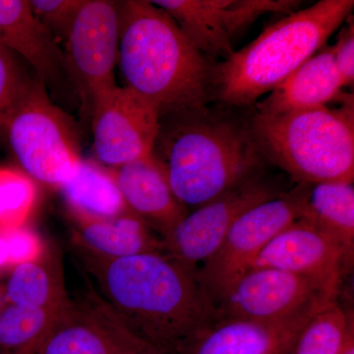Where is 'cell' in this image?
I'll use <instances>...</instances> for the list:
<instances>
[{"label": "cell", "mask_w": 354, "mask_h": 354, "mask_svg": "<svg viewBox=\"0 0 354 354\" xmlns=\"http://www.w3.org/2000/svg\"><path fill=\"white\" fill-rule=\"evenodd\" d=\"M104 302L140 339L176 353L216 319L196 272L162 253L108 259L76 245Z\"/></svg>", "instance_id": "1"}, {"label": "cell", "mask_w": 354, "mask_h": 354, "mask_svg": "<svg viewBox=\"0 0 354 354\" xmlns=\"http://www.w3.org/2000/svg\"><path fill=\"white\" fill-rule=\"evenodd\" d=\"M118 62L125 87L160 118L208 106L211 64L165 10L152 1H118Z\"/></svg>", "instance_id": "2"}, {"label": "cell", "mask_w": 354, "mask_h": 354, "mask_svg": "<svg viewBox=\"0 0 354 354\" xmlns=\"http://www.w3.org/2000/svg\"><path fill=\"white\" fill-rule=\"evenodd\" d=\"M152 153L185 207L202 206L257 178L264 160L249 125L208 106L160 118Z\"/></svg>", "instance_id": "3"}, {"label": "cell", "mask_w": 354, "mask_h": 354, "mask_svg": "<svg viewBox=\"0 0 354 354\" xmlns=\"http://www.w3.org/2000/svg\"><path fill=\"white\" fill-rule=\"evenodd\" d=\"M353 0H321L261 32L213 65V95L230 106L255 104L315 55L353 12Z\"/></svg>", "instance_id": "4"}, {"label": "cell", "mask_w": 354, "mask_h": 354, "mask_svg": "<svg viewBox=\"0 0 354 354\" xmlns=\"http://www.w3.org/2000/svg\"><path fill=\"white\" fill-rule=\"evenodd\" d=\"M249 127L263 157L300 183H353V95H346L339 108L257 113Z\"/></svg>", "instance_id": "5"}, {"label": "cell", "mask_w": 354, "mask_h": 354, "mask_svg": "<svg viewBox=\"0 0 354 354\" xmlns=\"http://www.w3.org/2000/svg\"><path fill=\"white\" fill-rule=\"evenodd\" d=\"M3 136L21 171L35 183L59 189L82 160L74 121L53 104L39 78L28 80Z\"/></svg>", "instance_id": "6"}, {"label": "cell", "mask_w": 354, "mask_h": 354, "mask_svg": "<svg viewBox=\"0 0 354 354\" xmlns=\"http://www.w3.org/2000/svg\"><path fill=\"white\" fill-rule=\"evenodd\" d=\"M339 286L272 268H253L216 299V318L281 322L337 299Z\"/></svg>", "instance_id": "7"}, {"label": "cell", "mask_w": 354, "mask_h": 354, "mask_svg": "<svg viewBox=\"0 0 354 354\" xmlns=\"http://www.w3.org/2000/svg\"><path fill=\"white\" fill-rule=\"evenodd\" d=\"M311 185L300 183L286 194L256 205L237 218L218 250L196 272L215 304L235 279L250 269L277 234L301 218Z\"/></svg>", "instance_id": "8"}, {"label": "cell", "mask_w": 354, "mask_h": 354, "mask_svg": "<svg viewBox=\"0 0 354 354\" xmlns=\"http://www.w3.org/2000/svg\"><path fill=\"white\" fill-rule=\"evenodd\" d=\"M120 41L118 1L84 0L66 39V70L73 77L84 113L116 85L113 70Z\"/></svg>", "instance_id": "9"}, {"label": "cell", "mask_w": 354, "mask_h": 354, "mask_svg": "<svg viewBox=\"0 0 354 354\" xmlns=\"http://www.w3.org/2000/svg\"><path fill=\"white\" fill-rule=\"evenodd\" d=\"M207 58H227L234 39L268 13H293L295 0H156Z\"/></svg>", "instance_id": "10"}, {"label": "cell", "mask_w": 354, "mask_h": 354, "mask_svg": "<svg viewBox=\"0 0 354 354\" xmlns=\"http://www.w3.org/2000/svg\"><path fill=\"white\" fill-rule=\"evenodd\" d=\"M91 120L100 164L114 169L152 155L160 116L131 88L115 85L100 95Z\"/></svg>", "instance_id": "11"}, {"label": "cell", "mask_w": 354, "mask_h": 354, "mask_svg": "<svg viewBox=\"0 0 354 354\" xmlns=\"http://www.w3.org/2000/svg\"><path fill=\"white\" fill-rule=\"evenodd\" d=\"M276 196L271 186L254 178L198 207L165 235V255L194 270L218 250L239 216Z\"/></svg>", "instance_id": "12"}, {"label": "cell", "mask_w": 354, "mask_h": 354, "mask_svg": "<svg viewBox=\"0 0 354 354\" xmlns=\"http://www.w3.org/2000/svg\"><path fill=\"white\" fill-rule=\"evenodd\" d=\"M351 260L334 239L298 220L268 243L250 269L283 270L339 288L342 274Z\"/></svg>", "instance_id": "13"}, {"label": "cell", "mask_w": 354, "mask_h": 354, "mask_svg": "<svg viewBox=\"0 0 354 354\" xmlns=\"http://www.w3.org/2000/svg\"><path fill=\"white\" fill-rule=\"evenodd\" d=\"M322 308L281 322L216 318L188 341L181 344L176 348V353L286 354L307 321Z\"/></svg>", "instance_id": "14"}, {"label": "cell", "mask_w": 354, "mask_h": 354, "mask_svg": "<svg viewBox=\"0 0 354 354\" xmlns=\"http://www.w3.org/2000/svg\"><path fill=\"white\" fill-rule=\"evenodd\" d=\"M113 171L127 209L162 239L187 215L186 207L172 192L165 167L153 153Z\"/></svg>", "instance_id": "15"}, {"label": "cell", "mask_w": 354, "mask_h": 354, "mask_svg": "<svg viewBox=\"0 0 354 354\" xmlns=\"http://www.w3.org/2000/svg\"><path fill=\"white\" fill-rule=\"evenodd\" d=\"M0 44L24 58L41 82L55 80L66 70L65 53L28 0H0Z\"/></svg>", "instance_id": "16"}, {"label": "cell", "mask_w": 354, "mask_h": 354, "mask_svg": "<svg viewBox=\"0 0 354 354\" xmlns=\"http://www.w3.org/2000/svg\"><path fill=\"white\" fill-rule=\"evenodd\" d=\"M295 70L263 101L257 113L281 114L328 106L342 94V81L335 64L333 46H324Z\"/></svg>", "instance_id": "17"}, {"label": "cell", "mask_w": 354, "mask_h": 354, "mask_svg": "<svg viewBox=\"0 0 354 354\" xmlns=\"http://www.w3.org/2000/svg\"><path fill=\"white\" fill-rule=\"evenodd\" d=\"M113 317L97 293L73 304L32 354H116Z\"/></svg>", "instance_id": "18"}, {"label": "cell", "mask_w": 354, "mask_h": 354, "mask_svg": "<svg viewBox=\"0 0 354 354\" xmlns=\"http://www.w3.org/2000/svg\"><path fill=\"white\" fill-rule=\"evenodd\" d=\"M73 221L74 244L102 258L165 254L164 239L131 211L106 220L73 218Z\"/></svg>", "instance_id": "19"}, {"label": "cell", "mask_w": 354, "mask_h": 354, "mask_svg": "<svg viewBox=\"0 0 354 354\" xmlns=\"http://www.w3.org/2000/svg\"><path fill=\"white\" fill-rule=\"evenodd\" d=\"M59 190L72 218L106 220L129 211L113 169L97 160L82 158L75 174Z\"/></svg>", "instance_id": "20"}, {"label": "cell", "mask_w": 354, "mask_h": 354, "mask_svg": "<svg viewBox=\"0 0 354 354\" xmlns=\"http://www.w3.org/2000/svg\"><path fill=\"white\" fill-rule=\"evenodd\" d=\"M58 257L46 247L38 259L14 266L4 291L9 304L44 309L72 304Z\"/></svg>", "instance_id": "21"}, {"label": "cell", "mask_w": 354, "mask_h": 354, "mask_svg": "<svg viewBox=\"0 0 354 354\" xmlns=\"http://www.w3.org/2000/svg\"><path fill=\"white\" fill-rule=\"evenodd\" d=\"M299 220L329 235L353 258V183L328 181L312 184Z\"/></svg>", "instance_id": "22"}, {"label": "cell", "mask_w": 354, "mask_h": 354, "mask_svg": "<svg viewBox=\"0 0 354 354\" xmlns=\"http://www.w3.org/2000/svg\"><path fill=\"white\" fill-rule=\"evenodd\" d=\"M73 304L60 309L6 304L0 311V353H34Z\"/></svg>", "instance_id": "23"}, {"label": "cell", "mask_w": 354, "mask_h": 354, "mask_svg": "<svg viewBox=\"0 0 354 354\" xmlns=\"http://www.w3.org/2000/svg\"><path fill=\"white\" fill-rule=\"evenodd\" d=\"M353 325V313L333 300L307 321L286 354H339Z\"/></svg>", "instance_id": "24"}, {"label": "cell", "mask_w": 354, "mask_h": 354, "mask_svg": "<svg viewBox=\"0 0 354 354\" xmlns=\"http://www.w3.org/2000/svg\"><path fill=\"white\" fill-rule=\"evenodd\" d=\"M37 200L32 178L19 169L0 167V234L26 225Z\"/></svg>", "instance_id": "25"}, {"label": "cell", "mask_w": 354, "mask_h": 354, "mask_svg": "<svg viewBox=\"0 0 354 354\" xmlns=\"http://www.w3.org/2000/svg\"><path fill=\"white\" fill-rule=\"evenodd\" d=\"M28 82L15 55L0 44V138L9 114Z\"/></svg>", "instance_id": "26"}, {"label": "cell", "mask_w": 354, "mask_h": 354, "mask_svg": "<svg viewBox=\"0 0 354 354\" xmlns=\"http://www.w3.org/2000/svg\"><path fill=\"white\" fill-rule=\"evenodd\" d=\"M84 0H31L34 15L57 39H66Z\"/></svg>", "instance_id": "27"}, {"label": "cell", "mask_w": 354, "mask_h": 354, "mask_svg": "<svg viewBox=\"0 0 354 354\" xmlns=\"http://www.w3.org/2000/svg\"><path fill=\"white\" fill-rule=\"evenodd\" d=\"M6 244L8 267L38 259L46 246L38 235L26 225L1 232Z\"/></svg>", "instance_id": "28"}, {"label": "cell", "mask_w": 354, "mask_h": 354, "mask_svg": "<svg viewBox=\"0 0 354 354\" xmlns=\"http://www.w3.org/2000/svg\"><path fill=\"white\" fill-rule=\"evenodd\" d=\"M335 66L341 75L344 87L353 85L354 81V24L353 18L337 37L333 46Z\"/></svg>", "instance_id": "29"}, {"label": "cell", "mask_w": 354, "mask_h": 354, "mask_svg": "<svg viewBox=\"0 0 354 354\" xmlns=\"http://www.w3.org/2000/svg\"><path fill=\"white\" fill-rule=\"evenodd\" d=\"M113 317L116 344H118L116 354H177L174 351L160 348V346L140 339L139 337L127 329L114 316L113 313Z\"/></svg>", "instance_id": "30"}, {"label": "cell", "mask_w": 354, "mask_h": 354, "mask_svg": "<svg viewBox=\"0 0 354 354\" xmlns=\"http://www.w3.org/2000/svg\"><path fill=\"white\" fill-rule=\"evenodd\" d=\"M339 354H354V325L349 330L346 342Z\"/></svg>", "instance_id": "31"}, {"label": "cell", "mask_w": 354, "mask_h": 354, "mask_svg": "<svg viewBox=\"0 0 354 354\" xmlns=\"http://www.w3.org/2000/svg\"><path fill=\"white\" fill-rule=\"evenodd\" d=\"M3 267H8V259H7L6 244L0 235V268Z\"/></svg>", "instance_id": "32"}, {"label": "cell", "mask_w": 354, "mask_h": 354, "mask_svg": "<svg viewBox=\"0 0 354 354\" xmlns=\"http://www.w3.org/2000/svg\"><path fill=\"white\" fill-rule=\"evenodd\" d=\"M4 297L3 293H2V291L0 290V311H1L2 309H3V307L6 306V304H4Z\"/></svg>", "instance_id": "33"}, {"label": "cell", "mask_w": 354, "mask_h": 354, "mask_svg": "<svg viewBox=\"0 0 354 354\" xmlns=\"http://www.w3.org/2000/svg\"><path fill=\"white\" fill-rule=\"evenodd\" d=\"M0 354H1V353H0Z\"/></svg>", "instance_id": "34"}]
</instances>
